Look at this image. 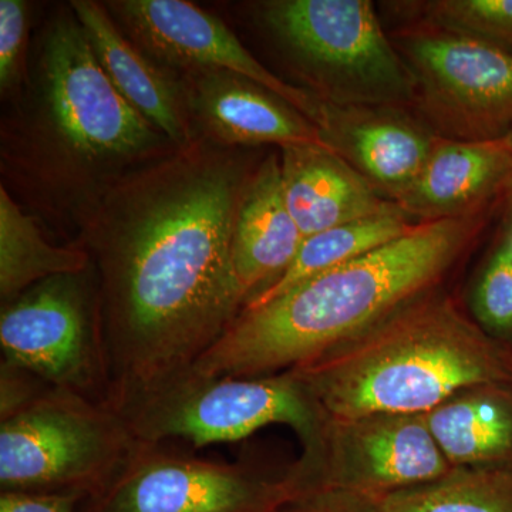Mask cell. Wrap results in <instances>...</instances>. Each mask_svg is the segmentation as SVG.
I'll return each mask as SVG.
<instances>
[{"label":"cell","instance_id":"cell-23","mask_svg":"<svg viewBox=\"0 0 512 512\" xmlns=\"http://www.w3.org/2000/svg\"><path fill=\"white\" fill-rule=\"evenodd\" d=\"M389 5L414 26L467 37L512 55V0H419Z\"/></svg>","mask_w":512,"mask_h":512},{"label":"cell","instance_id":"cell-12","mask_svg":"<svg viewBox=\"0 0 512 512\" xmlns=\"http://www.w3.org/2000/svg\"><path fill=\"white\" fill-rule=\"evenodd\" d=\"M106 5L128 39L165 69L238 74L275 93L316 126L322 123L325 103L269 72L224 22L198 6L183 0H114Z\"/></svg>","mask_w":512,"mask_h":512},{"label":"cell","instance_id":"cell-8","mask_svg":"<svg viewBox=\"0 0 512 512\" xmlns=\"http://www.w3.org/2000/svg\"><path fill=\"white\" fill-rule=\"evenodd\" d=\"M89 271L39 282L0 313L3 363L47 386L107 403V366Z\"/></svg>","mask_w":512,"mask_h":512},{"label":"cell","instance_id":"cell-7","mask_svg":"<svg viewBox=\"0 0 512 512\" xmlns=\"http://www.w3.org/2000/svg\"><path fill=\"white\" fill-rule=\"evenodd\" d=\"M140 443L183 439L192 446L247 439L271 424L298 434L302 456L319 447L329 417L292 372L259 377L187 373L121 413Z\"/></svg>","mask_w":512,"mask_h":512},{"label":"cell","instance_id":"cell-5","mask_svg":"<svg viewBox=\"0 0 512 512\" xmlns=\"http://www.w3.org/2000/svg\"><path fill=\"white\" fill-rule=\"evenodd\" d=\"M259 19L313 96L336 107L416 101L409 66L369 0H272Z\"/></svg>","mask_w":512,"mask_h":512},{"label":"cell","instance_id":"cell-18","mask_svg":"<svg viewBox=\"0 0 512 512\" xmlns=\"http://www.w3.org/2000/svg\"><path fill=\"white\" fill-rule=\"evenodd\" d=\"M303 239L286 205L281 157L269 154L249 180L232 238V269L247 303L284 274Z\"/></svg>","mask_w":512,"mask_h":512},{"label":"cell","instance_id":"cell-16","mask_svg":"<svg viewBox=\"0 0 512 512\" xmlns=\"http://www.w3.org/2000/svg\"><path fill=\"white\" fill-rule=\"evenodd\" d=\"M512 164L510 136L488 141L439 138L397 207L421 222L470 217L498 200Z\"/></svg>","mask_w":512,"mask_h":512},{"label":"cell","instance_id":"cell-13","mask_svg":"<svg viewBox=\"0 0 512 512\" xmlns=\"http://www.w3.org/2000/svg\"><path fill=\"white\" fill-rule=\"evenodd\" d=\"M177 74L200 138L231 148L262 144L330 148L315 123L252 80L217 69Z\"/></svg>","mask_w":512,"mask_h":512},{"label":"cell","instance_id":"cell-14","mask_svg":"<svg viewBox=\"0 0 512 512\" xmlns=\"http://www.w3.org/2000/svg\"><path fill=\"white\" fill-rule=\"evenodd\" d=\"M396 109L325 104L319 126L330 148L392 202L409 191L440 138Z\"/></svg>","mask_w":512,"mask_h":512},{"label":"cell","instance_id":"cell-11","mask_svg":"<svg viewBox=\"0 0 512 512\" xmlns=\"http://www.w3.org/2000/svg\"><path fill=\"white\" fill-rule=\"evenodd\" d=\"M302 495L289 470L271 477L140 443L136 453L80 512H275Z\"/></svg>","mask_w":512,"mask_h":512},{"label":"cell","instance_id":"cell-26","mask_svg":"<svg viewBox=\"0 0 512 512\" xmlns=\"http://www.w3.org/2000/svg\"><path fill=\"white\" fill-rule=\"evenodd\" d=\"M380 498L339 490L309 491L275 512H380Z\"/></svg>","mask_w":512,"mask_h":512},{"label":"cell","instance_id":"cell-28","mask_svg":"<svg viewBox=\"0 0 512 512\" xmlns=\"http://www.w3.org/2000/svg\"><path fill=\"white\" fill-rule=\"evenodd\" d=\"M510 138L512 143V133L510 134ZM498 200L503 202L505 211H507V215L511 218L512 222V164L510 174H508L507 181H505L504 190L501 192Z\"/></svg>","mask_w":512,"mask_h":512},{"label":"cell","instance_id":"cell-27","mask_svg":"<svg viewBox=\"0 0 512 512\" xmlns=\"http://www.w3.org/2000/svg\"><path fill=\"white\" fill-rule=\"evenodd\" d=\"M82 501L76 494L2 491L0 512H77Z\"/></svg>","mask_w":512,"mask_h":512},{"label":"cell","instance_id":"cell-2","mask_svg":"<svg viewBox=\"0 0 512 512\" xmlns=\"http://www.w3.org/2000/svg\"><path fill=\"white\" fill-rule=\"evenodd\" d=\"M28 73L3 119L2 174L50 220L79 229L121 178L180 148L117 92L72 8L46 23Z\"/></svg>","mask_w":512,"mask_h":512},{"label":"cell","instance_id":"cell-22","mask_svg":"<svg viewBox=\"0 0 512 512\" xmlns=\"http://www.w3.org/2000/svg\"><path fill=\"white\" fill-rule=\"evenodd\" d=\"M380 512H512V470L454 468L379 500Z\"/></svg>","mask_w":512,"mask_h":512},{"label":"cell","instance_id":"cell-6","mask_svg":"<svg viewBox=\"0 0 512 512\" xmlns=\"http://www.w3.org/2000/svg\"><path fill=\"white\" fill-rule=\"evenodd\" d=\"M126 417L107 403L43 386L0 419L2 491L100 493L136 453Z\"/></svg>","mask_w":512,"mask_h":512},{"label":"cell","instance_id":"cell-19","mask_svg":"<svg viewBox=\"0 0 512 512\" xmlns=\"http://www.w3.org/2000/svg\"><path fill=\"white\" fill-rule=\"evenodd\" d=\"M424 417L453 468L512 470V387L461 390Z\"/></svg>","mask_w":512,"mask_h":512},{"label":"cell","instance_id":"cell-25","mask_svg":"<svg viewBox=\"0 0 512 512\" xmlns=\"http://www.w3.org/2000/svg\"><path fill=\"white\" fill-rule=\"evenodd\" d=\"M29 6L23 0H0V92L19 93L28 76Z\"/></svg>","mask_w":512,"mask_h":512},{"label":"cell","instance_id":"cell-15","mask_svg":"<svg viewBox=\"0 0 512 512\" xmlns=\"http://www.w3.org/2000/svg\"><path fill=\"white\" fill-rule=\"evenodd\" d=\"M94 56L124 100L177 147L190 146L198 133L177 73L165 69L131 42L106 6L92 0L70 3Z\"/></svg>","mask_w":512,"mask_h":512},{"label":"cell","instance_id":"cell-17","mask_svg":"<svg viewBox=\"0 0 512 512\" xmlns=\"http://www.w3.org/2000/svg\"><path fill=\"white\" fill-rule=\"evenodd\" d=\"M279 157L286 205L305 237L399 210L330 148L286 146Z\"/></svg>","mask_w":512,"mask_h":512},{"label":"cell","instance_id":"cell-10","mask_svg":"<svg viewBox=\"0 0 512 512\" xmlns=\"http://www.w3.org/2000/svg\"><path fill=\"white\" fill-rule=\"evenodd\" d=\"M302 494L339 490L382 498L454 470L424 414L328 419L319 447L289 467Z\"/></svg>","mask_w":512,"mask_h":512},{"label":"cell","instance_id":"cell-29","mask_svg":"<svg viewBox=\"0 0 512 512\" xmlns=\"http://www.w3.org/2000/svg\"><path fill=\"white\" fill-rule=\"evenodd\" d=\"M510 242L512 244V222H511V237H510Z\"/></svg>","mask_w":512,"mask_h":512},{"label":"cell","instance_id":"cell-24","mask_svg":"<svg viewBox=\"0 0 512 512\" xmlns=\"http://www.w3.org/2000/svg\"><path fill=\"white\" fill-rule=\"evenodd\" d=\"M473 312L478 325L503 343L512 340V244L495 252L476 286Z\"/></svg>","mask_w":512,"mask_h":512},{"label":"cell","instance_id":"cell-9","mask_svg":"<svg viewBox=\"0 0 512 512\" xmlns=\"http://www.w3.org/2000/svg\"><path fill=\"white\" fill-rule=\"evenodd\" d=\"M416 83V103L441 138L488 141L512 133V55L413 26L393 39Z\"/></svg>","mask_w":512,"mask_h":512},{"label":"cell","instance_id":"cell-4","mask_svg":"<svg viewBox=\"0 0 512 512\" xmlns=\"http://www.w3.org/2000/svg\"><path fill=\"white\" fill-rule=\"evenodd\" d=\"M289 372L330 419L426 414L470 387H512V349L433 291Z\"/></svg>","mask_w":512,"mask_h":512},{"label":"cell","instance_id":"cell-21","mask_svg":"<svg viewBox=\"0 0 512 512\" xmlns=\"http://www.w3.org/2000/svg\"><path fill=\"white\" fill-rule=\"evenodd\" d=\"M409 220L399 208L305 237L298 254L284 274L256 293L244 309L258 308L274 301L278 296L315 276L355 261L360 256L403 237L413 228L414 224H410Z\"/></svg>","mask_w":512,"mask_h":512},{"label":"cell","instance_id":"cell-1","mask_svg":"<svg viewBox=\"0 0 512 512\" xmlns=\"http://www.w3.org/2000/svg\"><path fill=\"white\" fill-rule=\"evenodd\" d=\"M256 165L198 138L121 178L77 229L117 412L187 375L244 309L232 238Z\"/></svg>","mask_w":512,"mask_h":512},{"label":"cell","instance_id":"cell-20","mask_svg":"<svg viewBox=\"0 0 512 512\" xmlns=\"http://www.w3.org/2000/svg\"><path fill=\"white\" fill-rule=\"evenodd\" d=\"M90 268L89 255L83 248L50 244L35 218L23 212L5 185L0 187V298L3 305L46 279L80 275Z\"/></svg>","mask_w":512,"mask_h":512},{"label":"cell","instance_id":"cell-3","mask_svg":"<svg viewBox=\"0 0 512 512\" xmlns=\"http://www.w3.org/2000/svg\"><path fill=\"white\" fill-rule=\"evenodd\" d=\"M481 227L480 215L414 224L355 261L242 309L188 373L259 377L308 365L433 292Z\"/></svg>","mask_w":512,"mask_h":512}]
</instances>
